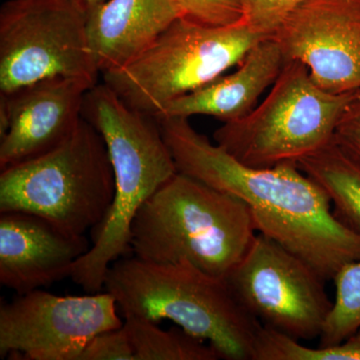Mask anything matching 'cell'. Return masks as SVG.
Here are the masks:
<instances>
[{"label": "cell", "instance_id": "cb8c5ba5", "mask_svg": "<svg viewBox=\"0 0 360 360\" xmlns=\"http://www.w3.org/2000/svg\"><path fill=\"white\" fill-rule=\"evenodd\" d=\"M73 1L82 7L87 14L89 11H91L92 9L101 6V4H104V2L108 1V0H73Z\"/></svg>", "mask_w": 360, "mask_h": 360}, {"label": "cell", "instance_id": "ac0fdd59", "mask_svg": "<svg viewBox=\"0 0 360 360\" xmlns=\"http://www.w3.org/2000/svg\"><path fill=\"white\" fill-rule=\"evenodd\" d=\"M335 297L324 324L319 347L340 345L360 328V258L345 264L333 277Z\"/></svg>", "mask_w": 360, "mask_h": 360}, {"label": "cell", "instance_id": "7402d4cb", "mask_svg": "<svg viewBox=\"0 0 360 360\" xmlns=\"http://www.w3.org/2000/svg\"><path fill=\"white\" fill-rule=\"evenodd\" d=\"M78 360H135L134 347L124 324L122 328L94 336Z\"/></svg>", "mask_w": 360, "mask_h": 360}, {"label": "cell", "instance_id": "30bf717a", "mask_svg": "<svg viewBox=\"0 0 360 360\" xmlns=\"http://www.w3.org/2000/svg\"><path fill=\"white\" fill-rule=\"evenodd\" d=\"M108 291L59 296L41 290L0 305V356L21 360H78L90 340L122 328Z\"/></svg>", "mask_w": 360, "mask_h": 360}, {"label": "cell", "instance_id": "5bb4252c", "mask_svg": "<svg viewBox=\"0 0 360 360\" xmlns=\"http://www.w3.org/2000/svg\"><path fill=\"white\" fill-rule=\"evenodd\" d=\"M181 16L179 0H108L92 9L87 34L99 73L129 65Z\"/></svg>", "mask_w": 360, "mask_h": 360}, {"label": "cell", "instance_id": "6da1fadb", "mask_svg": "<svg viewBox=\"0 0 360 360\" xmlns=\"http://www.w3.org/2000/svg\"><path fill=\"white\" fill-rule=\"evenodd\" d=\"M177 170L243 201L257 233L333 281L360 258V233L336 217L328 194L296 163L257 168L212 143L189 118H156Z\"/></svg>", "mask_w": 360, "mask_h": 360}, {"label": "cell", "instance_id": "d6986e66", "mask_svg": "<svg viewBox=\"0 0 360 360\" xmlns=\"http://www.w3.org/2000/svg\"><path fill=\"white\" fill-rule=\"evenodd\" d=\"M255 360H360V333L340 345L311 348L264 326L258 338Z\"/></svg>", "mask_w": 360, "mask_h": 360}, {"label": "cell", "instance_id": "277c9868", "mask_svg": "<svg viewBox=\"0 0 360 360\" xmlns=\"http://www.w3.org/2000/svg\"><path fill=\"white\" fill-rule=\"evenodd\" d=\"M257 234L243 201L177 172L139 208L130 248L144 262H188L225 278Z\"/></svg>", "mask_w": 360, "mask_h": 360}, {"label": "cell", "instance_id": "ba28073f", "mask_svg": "<svg viewBox=\"0 0 360 360\" xmlns=\"http://www.w3.org/2000/svg\"><path fill=\"white\" fill-rule=\"evenodd\" d=\"M87 14L73 0H7L0 8V94L51 77L97 84Z\"/></svg>", "mask_w": 360, "mask_h": 360}, {"label": "cell", "instance_id": "44dd1931", "mask_svg": "<svg viewBox=\"0 0 360 360\" xmlns=\"http://www.w3.org/2000/svg\"><path fill=\"white\" fill-rule=\"evenodd\" d=\"M182 18L210 26L236 25L243 20L239 0H179Z\"/></svg>", "mask_w": 360, "mask_h": 360}, {"label": "cell", "instance_id": "5b68a950", "mask_svg": "<svg viewBox=\"0 0 360 360\" xmlns=\"http://www.w3.org/2000/svg\"><path fill=\"white\" fill-rule=\"evenodd\" d=\"M115 194L105 142L84 117L56 148L0 174V212L37 215L71 236L96 229Z\"/></svg>", "mask_w": 360, "mask_h": 360}, {"label": "cell", "instance_id": "8fae6325", "mask_svg": "<svg viewBox=\"0 0 360 360\" xmlns=\"http://www.w3.org/2000/svg\"><path fill=\"white\" fill-rule=\"evenodd\" d=\"M272 39L324 91L360 92V0H305Z\"/></svg>", "mask_w": 360, "mask_h": 360}, {"label": "cell", "instance_id": "9c48e42d", "mask_svg": "<svg viewBox=\"0 0 360 360\" xmlns=\"http://www.w3.org/2000/svg\"><path fill=\"white\" fill-rule=\"evenodd\" d=\"M243 309L265 328L295 338H319L333 302L307 262L257 233L225 276Z\"/></svg>", "mask_w": 360, "mask_h": 360}, {"label": "cell", "instance_id": "7a4b0ae2", "mask_svg": "<svg viewBox=\"0 0 360 360\" xmlns=\"http://www.w3.org/2000/svg\"><path fill=\"white\" fill-rule=\"evenodd\" d=\"M82 117L103 136L115 181V200L94 229V245L70 274L96 293L104 288L111 264L131 251L130 226L139 208L179 170L158 120L130 108L104 82L85 94Z\"/></svg>", "mask_w": 360, "mask_h": 360}, {"label": "cell", "instance_id": "2e32d148", "mask_svg": "<svg viewBox=\"0 0 360 360\" xmlns=\"http://www.w3.org/2000/svg\"><path fill=\"white\" fill-rule=\"evenodd\" d=\"M297 165L326 191L336 217L360 233V160L333 139Z\"/></svg>", "mask_w": 360, "mask_h": 360}, {"label": "cell", "instance_id": "7c38bea8", "mask_svg": "<svg viewBox=\"0 0 360 360\" xmlns=\"http://www.w3.org/2000/svg\"><path fill=\"white\" fill-rule=\"evenodd\" d=\"M96 82L51 77L0 94V169L56 148L79 124L85 94Z\"/></svg>", "mask_w": 360, "mask_h": 360}, {"label": "cell", "instance_id": "52a82bcc", "mask_svg": "<svg viewBox=\"0 0 360 360\" xmlns=\"http://www.w3.org/2000/svg\"><path fill=\"white\" fill-rule=\"evenodd\" d=\"M264 39L243 20L210 26L181 16L139 58L103 73V82L130 108L158 117L175 99L238 66Z\"/></svg>", "mask_w": 360, "mask_h": 360}, {"label": "cell", "instance_id": "ffe728a7", "mask_svg": "<svg viewBox=\"0 0 360 360\" xmlns=\"http://www.w3.org/2000/svg\"><path fill=\"white\" fill-rule=\"evenodd\" d=\"M305 0H239L246 25L253 32L272 39L286 18Z\"/></svg>", "mask_w": 360, "mask_h": 360}, {"label": "cell", "instance_id": "e0dca14e", "mask_svg": "<svg viewBox=\"0 0 360 360\" xmlns=\"http://www.w3.org/2000/svg\"><path fill=\"white\" fill-rule=\"evenodd\" d=\"M135 360H217L219 355L205 341L180 328L165 330L155 322L124 317Z\"/></svg>", "mask_w": 360, "mask_h": 360}, {"label": "cell", "instance_id": "9a60e30c", "mask_svg": "<svg viewBox=\"0 0 360 360\" xmlns=\"http://www.w3.org/2000/svg\"><path fill=\"white\" fill-rule=\"evenodd\" d=\"M285 63L274 39L258 42L231 75H222L210 84L175 99L158 117L212 116L222 122L245 117L255 110L258 99L271 87Z\"/></svg>", "mask_w": 360, "mask_h": 360}, {"label": "cell", "instance_id": "3957f363", "mask_svg": "<svg viewBox=\"0 0 360 360\" xmlns=\"http://www.w3.org/2000/svg\"><path fill=\"white\" fill-rule=\"evenodd\" d=\"M104 288L124 317L155 323L167 319L210 345L219 359L255 360L264 326L243 309L224 277L188 262L122 257L108 269Z\"/></svg>", "mask_w": 360, "mask_h": 360}, {"label": "cell", "instance_id": "8992f818", "mask_svg": "<svg viewBox=\"0 0 360 360\" xmlns=\"http://www.w3.org/2000/svg\"><path fill=\"white\" fill-rule=\"evenodd\" d=\"M359 96L324 91L303 63L285 61L262 103L245 117L224 123L213 139L248 167L297 165L333 141L341 116Z\"/></svg>", "mask_w": 360, "mask_h": 360}, {"label": "cell", "instance_id": "4fadbf2b", "mask_svg": "<svg viewBox=\"0 0 360 360\" xmlns=\"http://www.w3.org/2000/svg\"><path fill=\"white\" fill-rule=\"evenodd\" d=\"M89 248L85 236L66 233L37 215L0 212V284L18 295L70 277Z\"/></svg>", "mask_w": 360, "mask_h": 360}, {"label": "cell", "instance_id": "603a6c76", "mask_svg": "<svg viewBox=\"0 0 360 360\" xmlns=\"http://www.w3.org/2000/svg\"><path fill=\"white\" fill-rule=\"evenodd\" d=\"M333 141L360 160V96L348 105L341 116Z\"/></svg>", "mask_w": 360, "mask_h": 360}]
</instances>
